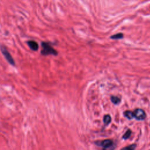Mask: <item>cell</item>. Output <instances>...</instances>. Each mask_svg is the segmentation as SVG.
Segmentation results:
<instances>
[{"mask_svg":"<svg viewBox=\"0 0 150 150\" xmlns=\"http://www.w3.org/2000/svg\"><path fill=\"white\" fill-rule=\"evenodd\" d=\"M1 52L2 53V54H4V57H5V59H6V60L8 62V63L9 64H11L12 66H15V63L14 62V60L13 59L12 57L11 56V54L8 52V51L6 50V49L5 48V47L2 46H1Z\"/></svg>","mask_w":150,"mask_h":150,"instance_id":"cell-2","label":"cell"},{"mask_svg":"<svg viewBox=\"0 0 150 150\" xmlns=\"http://www.w3.org/2000/svg\"><path fill=\"white\" fill-rule=\"evenodd\" d=\"M134 118L139 121L144 120L146 118V114L145 111L140 108L135 109L134 111Z\"/></svg>","mask_w":150,"mask_h":150,"instance_id":"cell-3","label":"cell"},{"mask_svg":"<svg viewBox=\"0 0 150 150\" xmlns=\"http://www.w3.org/2000/svg\"><path fill=\"white\" fill-rule=\"evenodd\" d=\"M124 115L125 117H127L128 119L129 120H131L133 118H134V112L131 111H125L124 112Z\"/></svg>","mask_w":150,"mask_h":150,"instance_id":"cell-6","label":"cell"},{"mask_svg":"<svg viewBox=\"0 0 150 150\" xmlns=\"http://www.w3.org/2000/svg\"><path fill=\"white\" fill-rule=\"evenodd\" d=\"M122 38H123V34L121 33L115 34L114 35L111 36L110 37V38L112 39H122Z\"/></svg>","mask_w":150,"mask_h":150,"instance_id":"cell-10","label":"cell"},{"mask_svg":"<svg viewBox=\"0 0 150 150\" xmlns=\"http://www.w3.org/2000/svg\"><path fill=\"white\" fill-rule=\"evenodd\" d=\"M111 121V117L110 115L108 114H107V115H105L104 116V118H103V121H104V123L105 125H108L110 122Z\"/></svg>","mask_w":150,"mask_h":150,"instance_id":"cell-7","label":"cell"},{"mask_svg":"<svg viewBox=\"0 0 150 150\" xmlns=\"http://www.w3.org/2000/svg\"><path fill=\"white\" fill-rule=\"evenodd\" d=\"M111 100L114 104H118L121 102V99L119 97L114 96L111 97Z\"/></svg>","mask_w":150,"mask_h":150,"instance_id":"cell-8","label":"cell"},{"mask_svg":"<svg viewBox=\"0 0 150 150\" xmlns=\"http://www.w3.org/2000/svg\"><path fill=\"white\" fill-rule=\"evenodd\" d=\"M114 144V143L113 142L112 140L109 139H104V140H103V141H98L95 142V144H96L98 146H102L103 148H105V147H107L108 146H110L111 145H112Z\"/></svg>","mask_w":150,"mask_h":150,"instance_id":"cell-4","label":"cell"},{"mask_svg":"<svg viewBox=\"0 0 150 150\" xmlns=\"http://www.w3.org/2000/svg\"><path fill=\"white\" fill-rule=\"evenodd\" d=\"M42 49L41 50V53L43 55H49V54H53V55H57V51L53 47H52L49 43L43 42L41 43Z\"/></svg>","mask_w":150,"mask_h":150,"instance_id":"cell-1","label":"cell"},{"mask_svg":"<svg viewBox=\"0 0 150 150\" xmlns=\"http://www.w3.org/2000/svg\"><path fill=\"white\" fill-rule=\"evenodd\" d=\"M131 131L129 129H128L125 132V134L123 135V136H122V139H128L129 137H130V136H131Z\"/></svg>","mask_w":150,"mask_h":150,"instance_id":"cell-11","label":"cell"},{"mask_svg":"<svg viewBox=\"0 0 150 150\" xmlns=\"http://www.w3.org/2000/svg\"><path fill=\"white\" fill-rule=\"evenodd\" d=\"M28 45L32 50L36 51L38 49V44L34 40L28 41Z\"/></svg>","mask_w":150,"mask_h":150,"instance_id":"cell-5","label":"cell"},{"mask_svg":"<svg viewBox=\"0 0 150 150\" xmlns=\"http://www.w3.org/2000/svg\"><path fill=\"white\" fill-rule=\"evenodd\" d=\"M115 148V145L114 144L108 146L107 147L103 148V150H114Z\"/></svg>","mask_w":150,"mask_h":150,"instance_id":"cell-12","label":"cell"},{"mask_svg":"<svg viewBox=\"0 0 150 150\" xmlns=\"http://www.w3.org/2000/svg\"><path fill=\"white\" fill-rule=\"evenodd\" d=\"M136 146H137V145L135 144H132L131 145H129L122 148V149H121V150H135Z\"/></svg>","mask_w":150,"mask_h":150,"instance_id":"cell-9","label":"cell"}]
</instances>
